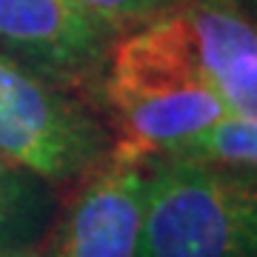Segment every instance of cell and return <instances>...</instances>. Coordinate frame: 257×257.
I'll list each match as a JSON object with an SVG mask.
<instances>
[{
    "label": "cell",
    "mask_w": 257,
    "mask_h": 257,
    "mask_svg": "<svg viewBox=\"0 0 257 257\" xmlns=\"http://www.w3.org/2000/svg\"><path fill=\"white\" fill-rule=\"evenodd\" d=\"M57 203L55 186L0 152V248H37Z\"/></svg>",
    "instance_id": "obj_7"
},
{
    "label": "cell",
    "mask_w": 257,
    "mask_h": 257,
    "mask_svg": "<svg viewBox=\"0 0 257 257\" xmlns=\"http://www.w3.org/2000/svg\"><path fill=\"white\" fill-rule=\"evenodd\" d=\"M163 157H180L192 160L223 180L234 183L237 189L257 197V123L254 120H240V117H223L206 128L203 135L192 138L180 149L169 152Z\"/></svg>",
    "instance_id": "obj_8"
},
{
    "label": "cell",
    "mask_w": 257,
    "mask_h": 257,
    "mask_svg": "<svg viewBox=\"0 0 257 257\" xmlns=\"http://www.w3.org/2000/svg\"><path fill=\"white\" fill-rule=\"evenodd\" d=\"M0 257H37V248H0Z\"/></svg>",
    "instance_id": "obj_10"
},
{
    "label": "cell",
    "mask_w": 257,
    "mask_h": 257,
    "mask_svg": "<svg viewBox=\"0 0 257 257\" xmlns=\"http://www.w3.org/2000/svg\"><path fill=\"white\" fill-rule=\"evenodd\" d=\"M117 32L74 0H0V52L100 111Z\"/></svg>",
    "instance_id": "obj_4"
},
{
    "label": "cell",
    "mask_w": 257,
    "mask_h": 257,
    "mask_svg": "<svg viewBox=\"0 0 257 257\" xmlns=\"http://www.w3.org/2000/svg\"><path fill=\"white\" fill-rule=\"evenodd\" d=\"M149 160L109 146L57 203L37 257H140Z\"/></svg>",
    "instance_id": "obj_5"
},
{
    "label": "cell",
    "mask_w": 257,
    "mask_h": 257,
    "mask_svg": "<svg viewBox=\"0 0 257 257\" xmlns=\"http://www.w3.org/2000/svg\"><path fill=\"white\" fill-rule=\"evenodd\" d=\"M100 114L111 146L140 160L169 155L229 117L175 12L117 35L100 83Z\"/></svg>",
    "instance_id": "obj_1"
},
{
    "label": "cell",
    "mask_w": 257,
    "mask_h": 257,
    "mask_svg": "<svg viewBox=\"0 0 257 257\" xmlns=\"http://www.w3.org/2000/svg\"><path fill=\"white\" fill-rule=\"evenodd\" d=\"M140 257H257V197L200 163L152 157Z\"/></svg>",
    "instance_id": "obj_2"
},
{
    "label": "cell",
    "mask_w": 257,
    "mask_h": 257,
    "mask_svg": "<svg viewBox=\"0 0 257 257\" xmlns=\"http://www.w3.org/2000/svg\"><path fill=\"white\" fill-rule=\"evenodd\" d=\"M74 3H80L86 12H92L109 29L123 35L128 29H138L143 23H152L169 15L183 0H74Z\"/></svg>",
    "instance_id": "obj_9"
},
{
    "label": "cell",
    "mask_w": 257,
    "mask_h": 257,
    "mask_svg": "<svg viewBox=\"0 0 257 257\" xmlns=\"http://www.w3.org/2000/svg\"><path fill=\"white\" fill-rule=\"evenodd\" d=\"M109 146V126L92 103L0 52V152L9 160L63 192Z\"/></svg>",
    "instance_id": "obj_3"
},
{
    "label": "cell",
    "mask_w": 257,
    "mask_h": 257,
    "mask_svg": "<svg viewBox=\"0 0 257 257\" xmlns=\"http://www.w3.org/2000/svg\"><path fill=\"white\" fill-rule=\"evenodd\" d=\"M172 12L226 111L257 123V0H183Z\"/></svg>",
    "instance_id": "obj_6"
}]
</instances>
